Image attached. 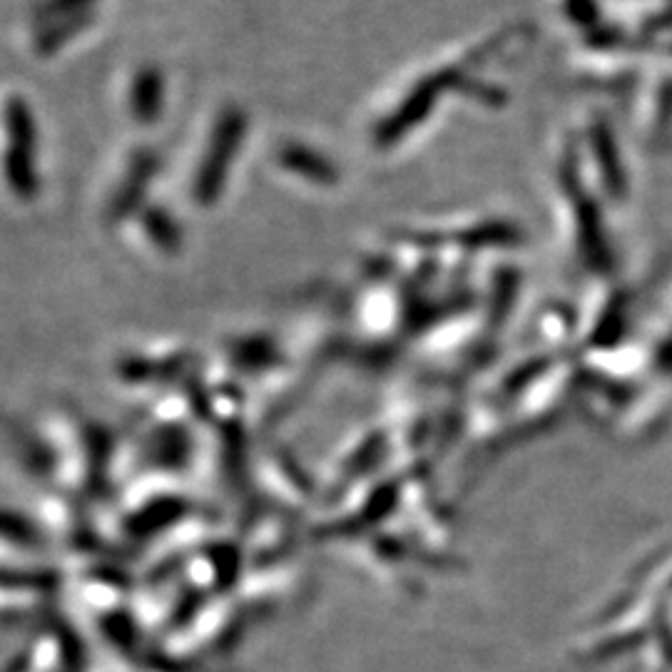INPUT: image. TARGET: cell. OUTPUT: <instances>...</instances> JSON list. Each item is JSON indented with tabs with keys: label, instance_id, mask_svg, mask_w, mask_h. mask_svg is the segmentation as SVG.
Returning <instances> with one entry per match:
<instances>
[{
	"label": "cell",
	"instance_id": "cell-7",
	"mask_svg": "<svg viewBox=\"0 0 672 672\" xmlns=\"http://www.w3.org/2000/svg\"><path fill=\"white\" fill-rule=\"evenodd\" d=\"M277 160L284 170L312 182V185L332 187L339 180V170L334 167V162L324 152L314 150V147L304 145V142H287V145H282L277 152Z\"/></svg>",
	"mask_w": 672,
	"mask_h": 672
},
{
	"label": "cell",
	"instance_id": "cell-11",
	"mask_svg": "<svg viewBox=\"0 0 672 672\" xmlns=\"http://www.w3.org/2000/svg\"><path fill=\"white\" fill-rule=\"evenodd\" d=\"M142 229H145L147 239L155 244L160 252L177 254L182 249V227L177 224L175 217L165 210V207H145L140 212Z\"/></svg>",
	"mask_w": 672,
	"mask_h": 672
},
{
	"label": "cell",
	"instance_id": "cell-4",
	"mask_svg": "<svg viewBox=\"0 0 672 672\" xmlns=\"http://www.w3.org/2000/svg\"><path fill=\"white\" fill-rule=\"evenodd\" d=\"M560 182H563V190L565 195H568V200L573 202L583 259L588 262V267L598 269V272H608V269L613 267V252H610L608 237H605L603 212H600V207L595 205L593 197H590L588 192L583 190V185H580V170L575 157H565L563 160V167H560Z\"/></svg>",
	"mask_w": 672,
	"mask_h": 672
},
{
	"label": "cell",
	"instance_id": "cell-12",
	"mask_svg": "<svg viewBox=\"0 0 672 672\" xmlns=\"http://www.w3.org/2000/svg\"><path fill=\"white\" fill-rule=\"evenodd\" d=\"M95 3H98V0H40L33 10V20L40 28V25L53 23V20L88 13V10H93Z\"/></svg>",
	"mask_w": 672,
	"mask_h": 672
},
{
	"label": "cell",
	"instance_id": "cell-5",
	"mask_svg": "<svg viewBox=\"0 0 672 672\" xmlns=\"http://www.w3.org/2000/svg\"><path fill=\"white\" fill-rule=\"evenodd\" d=\"M157 167H160V160H157V155L152 150L132 152L120 187H117L108 205L110 222H122L135 215V212L145 210V197L147 190H150V182L155 180Z\"/></svg>",
	"mask_w": 672,
	"mask_h": 672
},
{
	"label": "cell",
	"instance_id": "cell-6",
	"mask_svg": "<svg viewBox=\"0 0 672 672\" xmlns=\"http://www.w3.org/2000/svg\"><path fill=\"white\" fill-rule=\"evenodd\" d=\"M590 147H593L595 162H598L600 177H603L608 195L615 197V200H623L628 195V175H625L613 130H610L605 120H595L593 127H590Z\"/></svg>",
	"mask_w": 672,
	"mask_h": 672
},
{
	"label": "cell",
	"instance_id": "cell-16",
	"mask_svg": "<svg viewBox=\"0 0 672 672\" xmlns=\"http://www.w3.org/2000/svg\"><path fill=\"white\" fill-rule=\"evenodd\" d=\"M563 8L570 23L578 28L588 30V33L600 28V8L595 5V0H563Z\"/></svg>",
	"mask_w": 672,
	"mask_h": 672
},
{
	"label": "cell",
	"instance_id": "cell-18",
	"mask_svg": "<svg viewBox=\"0 0 672 672\" xmlns=\"http://www.w3.org/2000/svg\"><path fill=\"white\" fill-rule=\"evenodd\" d=\"M672 28V3L663 13H658L655 18L648 20V30H670Z\"/></svg>",
	"mask_w": 672,
	"mask_h": 672
},
{
	"label": "cell",
	"instance_id": "cell-14",
	"mask_svg": "<svg viewBox=\"0 0 672 672\" xmlns=\"http://www.w3.org/2000/svg\"><path fill=\"white\" fill-rule=\"evenodd\" d=\"M518 289V272L516 269H501L496 274V287H493V299H491V314L493 319H501L503 314L511 309L513 297H516Z\"/></svg>",
	"mask_w": 672,
	"mask_h": 672
},
{
	"label": "cell",
	"instance_id": "cell-8",
	"mask_svg": "<svg viewBox=\"0 0 672 672\" xmlns=\"http://www.w3.org/2000/svg\"><path fill=\"white\" fill-rule=\"evenodd\" d=\"M127 100H130L132 120L145 127L155 125L162 117V110H165V75H162V70L152 68V65L137 70Z\"/></svg>",
	"mask_w": 672,
	"mask_h": 672
},
{
	"label": "cell",
	"instance_id": "cell-3",
	"mask_svg": "<svg viewBox=\"0 0 672 672\" xmlns=\"http://www.w3.org/2000/svg\"><path fill=\"white\" fill-rule=\"evenodd\" d=\"M5 132H8L5 180L18 200H33L40 187L38 167H35L38 127H35L33 112L23 98H10L5 105Z\"/></svg>",
	"mask_w": 672,
	"mask_h": 672
},
{
	"label": "cell",
	"instance_id": "cell-9",
	"mask_svg": "<svg viewBox=\"0 0 672 672\" xmlns=\"http://www.w3.org/2000/svg\"><path fill=\"white\" fill-rule=\"evenodd\" d=\"M453 242H456V247L471 249V252H478V249H508L518 247L523 242V229L513 222L491 220L461 229L453 237Z\"/></svg>",
	"mask_w": 672,
	"mask_h": 672
},
{
	"label": "cell",
	"instance_id": "cell-13",
	"mask_svg": "<svg viewBox=\"0 0 672 672\" xmlns=\"http://www.w3.org/2000/svg\"><path fill=\"white\" fill-rule=\"evenodd\" d=\"M625 304L623 302H613L608 307V312L603 314L600 324L595 327L593 334V346H613L615 341L620 339L625 329Z\"/></svg>",
	"mask_w": 672,
	"mask_h": 672
},
{
	"label": "cell",
	"instance_id": "cell-1",
	"mask_svg": "<svg viewBox=\"0 0 672 672\" xmlns=\"http://www.w3.org/2000/svg\"><path fill=\"white\" fill-rule=\"evenodd\" d=\"M247 127V112L242 108L229 105L217 115L207 150L192 180V200L197 207H212L222 197L234 157L242 150L244 137H247Z\"/></svg>",
	"mask_w": 672,
	"mask_h": 672
},
{
	"label": "cell",
	"instance_id": "cell-17",
	"mask_svg": "<svg viewBox=\"0 0 672 672\" xmlns=\"http://www.w3.org/2000/svg\"><path fill=\"white\" fill-rule=\"evenodd\" d=\"M623 40H625V35L620 33V30L605 28V25H600V28L590 30V33L585 35V43H588L590 48H598V50H615L623 45Z\"/></svg>",
	"mask_w": 672,
	"mask_h": 672
},
{
	"label": "cell",
	"instance_id": "cell-2",
	"mask_svg": "<svg viewBox=\"0 0 672 672\" xmlns=\"http://www.w3.org/2000/svg\"><path fill=\"white\" fill-rule=\"evenodd\" d=\"M466 70L463 68H444L436 73L424 75L414 88L404 95L399 105L381 117L379 125L374 127V147L376 150H389V147L399 145L404 137H409L416 127L424 125L426 117L431 115L446 93H456L461 85Z\"/></svg>",
	"mask_w": 672,
	"mask_h": 672
},
{
	"label": "cell",
	"instance_id": "cell-10",
	"mask_svg": "<svg viewBox=\"0 0 672 672\" xmlns=\"http://www.w3.org/2000/svg\"><path fill=\"white\" fill-rule=\"evenodd\" d=\"M95 20V10H88V13L80 15H70V18L63 20H53L48 25H40L38 33H35L33 48L35 55L40 58H50V55L60 53L65 45L70 43L73 38H78L83 30H88Z\"/></svg>",
	"mask_w": 672,
	"mask_h": 672
},
{
	"label": "cell",
	"instance_id": "cell-15",
	"mask_svg": "<svg viewBox=\"0 0 672 672\" xmlns=\"http://www.w3.org/2000/svg\"><path fill=\"white\" fill-rule=\"evenodd\" d=\"M456 93L466 95V98H471V100H478V103L488 105V108H501V105L506 103V93H503L501 88L481 83V80H473L468 73L463 75V80L456 88Z\"/></svg>",
	"mask_w": 672,
	"mask_h": 672
}]
</instances>
